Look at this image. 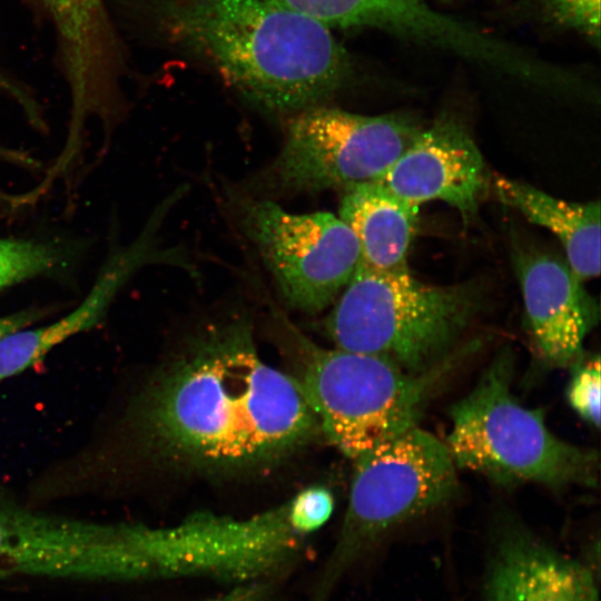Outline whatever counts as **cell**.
Masks as SVG:
<instances>
[{
	"mask_svg": "<svg viewBox=\"0 0 601 601\" xmlns=\"http://www.w3.org/2000/svg\"><path fill=\"white\" fill-rule=\"evenodd\" d=\"M142 421L165 453L216 467L274 459L318 425L297 381L267 364L238 322L210 331L152 386Z\"/></svg>",
	"mask_w": 601,
	"mask_h": 601,
	"instance_id": "1",
	"label": "cell"
},
{
	"mask_svg": "<svg viewBox=\"0 0 601 601\" xmlns=\"http://www.w3.org/2000/svg\"><path fill=\"white\" fill-rule=\"evenodd\" d=\"M169 33L225 82L276 112L319 106L347 76L325 24L268 0H162Z\"/></svg>",
	"mask_w": 601,
	"mask_h": 601,
	"instance_id": "2",
	"label": "cell"
},
{
	"mask_svg": "<svg viewBox=\"0 0 601 601\" xmlns=\"http://www.w3.org/2000/svg\"><path fill=\"white\" fill-rule=\"evenodd\" d=\"M480 304L474 284H427L408 267L380 270L359 262L326 319V331L338 348L423 374L451 357Z\"/></svg>",
	"mask_w": 601,
	"mask_h": 601,
	"instance_id": "3",
	"label": "cell"
},
{
	"mask_svg": "<svg viewBox=\"0 0 601 601\" xmlns=\"http://www.w3.org/2000/svg\"><path fill=\"white\" fill-rule=\"evenodd\" d=\"M512 375L513 356L504 351L473 390L451 407L445 444L456 467L502 485L593 486L598 453L555 436L543 411L523 406L513 395Z\"/></svg>",
	"mask_w": 601,
	"mask_h": 601,
	"instance_id": "4",
	"label": "cell"
},
{
	"mask_svg": "<svg viewBox=\"0 0 601 601\" xmlns=\"http://www.w3.org/2000/svg\"><path fill=\"white\" fill-rule=\"evenodd\" d=\"M336 544L307 601H329L343 578L396 526L452 499L456 465L445 442L415 426L356 457Z\"/></svg>",
	"mask_w": 601,
	"mask_h": 601,
	"instance_id": "5",
	"label": "cell"
},
{
	"mask_svg": "<svg viewBox=\"0 0 601 601\" xmlns=\"http://www.w3.org/2000/svg\"><path fill=\"white\" fill-rule=\"evenodd\" d=\"M300 391L333 445L355 460L418 426L452 356L423 374L367 353L307 345Z\"/></svg>",
	"mask_w": 601,
	"mask_h": 601,
	"instance_id": "6",
	"label": "cell"
},
{
	"mask_svg": "<svg viewBox=\"0 0 601 601\" xmlns=\"http://www.w3.org/2000/svg\"><path fill=\"white\" fill-rule=\"evenodd\" d=\"M421 128L405 116H365L315 106L289 121L266 171L270 188L308 193L377 181Z\"/></svg>",
	"mask_w": 601,
	"mask_h": 601,
	"instance_id": "7",
	"label": "cell"
},
{
	"mask_svg": "<svg viewBox=\"0 0 601 601\" xmlns=\"http://www.w3.org/2000/svg\"><path fill=\"white\" fill-rule=\"evenodd\" d=\"M141 582L138 523H97L0 502V579Z\"/></svg>",
	"mask_w": 601,
	"mask_h": 601,
	"instance_id": "8",
	"label": "cell"
},
{
	"mask_svg": "<svg viewBox=\"0 0 601 601\" xmlns=\"http://www.w3.org/2000/svg\"><path fill=\"white\" fill-rule=\"evenodd\" d=\"M238 208L285 302L306 313L331 305L361 262L351 228L332 213H289L269 199L245 198Z\"/></svg>",
	"mask_w": 601,
	"mask_h": 601,
	"instance_id": "9",
	"label": "cell"
},
{
	"mask_svg": "<svg viewBox=\"0 0 601 601\" xmlns=\"http://www.w3.org/2000/svg\"><path fill=\"white\" fill-rule=\"evenodd\" d=\"M377 181L416 207L441 200L467 221L476 214L489 176L466 128L456 119L442 116L420 130Z\"/></svg>",
	"mask_w": 601,
	"mask_h": 601,
	"instance_id": "10",
	"label": "cell"
},
{
	"mask_svg": "<svg viewBox=\"0 0 601 601\" xmlns=\"http://www.w3.org/2000/svg\"><path fill=\"white\" fill-rule=\"evenodd\" d=\"M57 30L71 97L69 128L91 117L115 118L121 71L120 46L104 0H39Z\"/></svg>",
	"mask_w": 601,
	"mask_h": 601,
	"instance_id": "11",
	"label": "cell"
},
{
	"mask_svg": "<svg viewBox=\"0 0 601 601\" xmlns=\"http://www.w3.org/2000/svg\"><path fill=\"white\" fill-rule=\"evenodd\" d=\"M513 260L540 357L548 366L573 365L599 323L598 302L568 263L552 254L522 248Z\"/></svg>",
	"mask_w": 601,
	"mask_h": 601,
	"instance_id": "12",
	"label": "cell"
},
{
	"mask_svg": "<svg viewBox=\"0 0 601 601\" xmlns=\"http://www.w3.org/2000/svg\"><path fill=\"white\" fill-rule=\"evenodd\" d=\"M482 601H600V594L589 565L506 523L494 538Z\"/></svg>",
	"mask_w": 601,
	"mask_h": 601,
	"instance_id": "13",
	"label": "cell"
},
{
	"mask_svg": "<svg viewBox=\"0 0 601 601\" xmlns=\"http://www.w3.org/2000/svg\"><path fill=\"white\" fill-rule=\"evenodd\" d=\"M152 231L145 229L126 249L114 255L86 298L70 313L38 328H21L0 339V381L38 363L56 345L95 326L126 280L141 266L164 262Z\"/></svg>",
	"mask_w": 601,
	"mask_h": 601,
	"instance_id": "14",
	"label": "cell"
},
{
	"mask_svg": "<svg viewBox=\"0 0 601 601\" xmlns=\"http://www.w3.org/2000/svg\"><path fill=\"white\" fill-rule=\"evenodd\" d=\"M338 217L355 235L361 262L380 270L407 266V254L417 228V208L380 181L344 189Z\"/></svg>",
	"mask_w": 601,
	"mask_h": 601,
	"instance_id": "15",
	"label": "cell"
},
{
	"mask_svg": "<svg viewBox=\"0 0 601 601\" xmlns=\"http://www.w3.org/2000/svg\"><path fill=\"white\" fill-rule=\"evenodd\" d=\"M496 197L561 242L570 268L582 280L600 274V204L553 197L529 184L495 176Z\"/></svg>",
	"mask_w": 601,
	"mask_h": 601,
	"instance_id": "16",
	"label": "cell"
},
{
	"mask_svg": "<svg viewBox=\"0 0 601 601\" xmlns=\"http://www.w3.org/2000/svg\"><path fill=\"white\" fill-rule=\"evenodd\" d=\"M61 254L49 243L0 238V290L59 267Z\"/></svg>",
	"mask_w": 601,
	"mask_h": 601,
	"instance_id": "17",
	"label": "cell"
},
{
	"mask_svg": "<svg viewBox=\"0 0 601 601\" xmlns=\"http://www.w3.org/2000/svg\"><path fill=\"white\" fill-rule=\"evenodd\" d=\"M574 363L575 370L566 388V398L572 410L595 428L600 426L601 374L600 357Z\"/></svg>",
	"mask_w": 601,
	"mask_h": 601,
	"instance_id": "18",
	"label": "cell"
},
{
	"mask_svg": "<svg viewBox=\"0 0 601 601\" xmlns=\"http://www.w3.org/2000/svg\"><path fill=\"white\" fill-rule=\"evenodd\" d=\"M551 18L599 43L600 0H543Z\"/></svg>",
	"mask_w": 601,
	"mask_h": 601,
	"instance_id": "19",
	"label": "cell"
},
{
	"mask_svg": "<svg viewBox=\"0 0 601 601\" xmlns=\"http://www.w3.org/2000/svg\"><path fill=\"white\" fill-rule=\"evenodd\" d=\"M275 585L272 579L235 584L231 589L198 601H272Z\"/></svg>",
	"mask_w": 601,
	"mask_h": 601,
	"instance_id": "20",
	"label": "cell"
},
{
	"mask_svg": "<svg viewBox=\"0 0 601 601\" xmlns=\"http://www.w3.org/2000/svg\"><path fill=\"white\" fill-rule=\"evenodd\" d=\"M41 315V311L29 309L1 316L0 339L16 331L28 327L31 323L39 319Z\"/></svg>",
	"mask_w": 601,
	"mask_h": 601,
	"instance_id": "21",
	"label": "cell"
},
{
	"mask_svg": "<svg viewBox=\"0 0 601 601\" xmlns=\"http://www.w3.org/2000/svg\"><path fill=\"white\" fill-rule=\"evenodd\" d=\"M0 87L13 96L21 105H26L29 101V96L14 83L9 81L3 75L0 73Z\"/></svg>",
	"mask_w": 601,
	"mask_h": 601,
	"instance_id": "22",
	"label": "cell"
}]
</instances>
